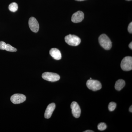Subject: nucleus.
Instances as JSON below:
<instances>
[{"label": "nucleus", "mask_w": 132, "mask_h": 132, "mask_svg": "<svg viewBox=\"0 0 132 132\" xmlns=\"http://www.w3.org/2000/svg\"><path fill=\"white\" fill-rule=\"evenodd\" d=\"M76 1H85V0H76Z\"/></svg>", "instance_id": "nucleus-22"}, {"label": "nucleus", "mask_w": 132, "mask_h": 132, "mask_svg": "<svg viewBox=\"0 0 132 132\" xmlns=\"http://www.w3.org/2000/svg\"><path fill=\"white\" fill-rule=\"evenodd\" d=\"M42 78L45 80L51 82H55L58 81L60 79V76L59 75L54 73L46 72L42 74Z\"/></svg>", "instance_id": "nucleus-5"}, {"label": "nucleus", "mask_w": 132, "mask_h": 132, "mask_svg": "<svg viewBox=\"0 0 132 132\" xmlns=\"http://www.w3.org/2000/svg\"><path fill=\"white\" fill-rule=\"evenodd\" d=\"M99 41L101 46L105 50H110L112 47V42L106 35L102 34L100 36Z\"/></svg>", "instance_id": "nucleus-1"}, {"label": "nucleus", "mask_w": 132, "mask_h": 132, "mask_svg": "<svg viewBox=\"0 0 132 132\" xmlns=\"http://www.w3.org/2000/svg\"><path fill=\"white\" fill-rule=\"evenodd\" d=\"M128 30L129 33L132 34V22H131L128 26Z\"/></svg>", "instance_id": "nucleus-18"}, {"label": "nucleus", "mask_w": 132, "mask_h": 132, "mask_svg": "<svg viewBox=\"0 0 132 132\" xmlns=\"http://www.w3.org/2000/svg\"><path fill=\"white\" fill-rule=\"evenodd\" d=\"M66 42L70 46H78L80 44L81 39L80 38L77 36L69 34L65 36V38Z\"/></svg>", "instance_id": "nucleus-2"}, {"label": "nucleus", "mask_w": 132, "mask_h": 132, "mask_svg": "<svg viewBox=\"0 0 132 132\" xmlns=\"http://www.w3.org/2000/svg\"><path fill=\"white\" fill-rule=\"evenodd\" d=\"M94 131H92V130H88L86 131H85L84 132H94Z\"/></svg>", "instance_id": "nucleus-21"}, {"label": "nucleus", "mask_w": 132, "mask_h": 132, "mask_svg": "<svg viewBox=\"0 0 132 132\" xmlns=\"http://www.w3.org/2000/svg\"><path fill=\"white\" fill-rule=\"evenodd\" d=\"M5 50L8 52H16L17 51V50L15 48L13 47L12 46H11L9 44H6Z\"/></svg>", "instance_id": "nucleus-15"}, {"label": "nucleus", "mask_w": 132, "mask_h": 132, "mask_svg": "<svg viewBox=\"0 0 132 132\" xmlns=\"http://www.w3.org/2000/svg\"><path fill=\"white\" fill-rule=\"evenodd\" d=\"M90 79H92V78H90Z\"/></svg>", "instance_id": "nucleus-24"}, {"label": "nucleus", "mask_w": 132, "mask_h": 132, "mask_svg": "<svg viewBox=\"0 0 132 132\" xmlns=\"http://www.w3.org/2000/svg\"><path fill=\"white\" fill-rule=\"evenodd\" d=\"M87 87L93 91H97L100 90L102 88L101 83L98 81L90 79L86 82Z\"/></svg>", "instance_id": "nucleus-4"}, {"label": "nucleus", "mask_w": 132, "mask_h": 132, "mask_svg": "<svg viewBox=\"0 0 132 132\" xmlns=\"http://www.w3.org/2000/svg\"><path fill=\"white\" fill-rule=\"evenodd\" d=\"M29 26L31 31L34 33L38 32L39 29V26L38 21L35 17L32 16L29 20Z\"/></svg>", "instance_id": "nucleus-7"}, {"label": "nucleus", "mask_w": 132, "mask_h": 132, "mask_svg": "<svg viewBox=\"0 0 132 132\" xmlns=\"http://www.w3.org/2000/svg\"><path fill=\"white\" fill-rule=\"evenodd\" d=\"M50 55L56 60H60L61 59V53L59 49L56 48H52L50 51Z\"/></svg>", "instance_id": "nucleus-11"}, {"label": "nucleus", "mask_w": 132, "mask_h": 132, "mask_svg": "<svg viewBox=\"0 0 132 132\" xmlns=\"http://www.w3.org/2000/svg\"><path fill=\"white\" fill-rule=\"evenodd\" d=\"M126 1H131V0H126Z\"/></svg>", "instance_id": "nucleus-23"}, {"label": "nucleus", "mask_w": 132, "mask_h": 132, "mask_svg": "<svg viewBox=\"0 0 132 132\" xmlns=\"http://www.w3.org/2000/svg\"><path fill=\"white\" fill-rule=\"evenodd\" d=\"M116 107V104L115 102H112L109 103V104L108 108V109L109 111H113L115 110Z\"/></svg>", "instance_id": "nucleus-14"}, {"label": "nucleus", "mask_w": 132, "mask_h": 132, "mask_svg": "<svg viewBox=\"0 0 132 132\" xmlns=\"http://www.w3.org/2000/svg\"><path fill=\"white\" fill-rule=\"evenodd\" d=\"M84 18V14L82 11H78L74 13L71 20L74 23H79L82 21Z\"/></svg>", "instance_id": "nucleus-9"}, {"label": "nucleus", "mask_w": 132, "mask_h": 132, "mask_svg": "<svg viewBox=\"0 0 132 132\" xmlns=\"http://www.w3.org/2000/svg\"><path fill=\"white\" fill-rule=\"evenodd\" d=\"M6 44L3 41H0V49L5 50L6 48Z\"/></svg>", "instance_id": "nucleus-17"}, {"label": "nucleus", "mask_w": 132, "mask_h": 132, "mask_svg": "<svg viewBox=\"0 0 132 132\" xmlns=\"http://www.w3.org/2000/svg\"><path fill=\"white\" fill-rule=\"evenodd\" d=\"M26 97L24 95L16 94L13 95L10 98V100L12 103L15 104H18L23 103L26 101Z\"/></svg>", "instance_id": "nucleus-6"}, {"label": "nucleus", "mask_w": 132, "mask_h": 132, "mask_svg": "<svg viewBox=\"0 0 132 132\" xmlns=\"http://www.w3.org/2000/svg\"><path fill=\"white\" fill-rule=\"evenodd\" d=\"M121 67L124 71H130L132 69V57L127 56L125 57L121 61Z\"/></svg>", "instance_id": "nucleus-3"}, {"label": "nucleus", "mask_w": 132, "mask_h": 132, "mask_svg": "<svg viewBox=\"0 0 132 132\" xmlns=\"http://www.w3.org/2000/svg\"><path fill=\"white\" fill-rule=\"evenodd\" d=\"M125 81L122 79L118 80L116 82L115 88L117 91H119L122 90L125 87Z\"/></svg>", "instance_id": "nucleus-12"}, {"label": "nucleus", "mask_w": 132, "mask_h": 132, "mask_svg": "<svg viewBox=\"0 0 132 132\" xmlns=\"http://www.w3.org/2000/svg\"><path fill=\"white\" fill-rule=\"evenodd\" d=\"M55 108V105L54 103H52L48 106L45 113V118L46 119H49L52 116L53 112Z\"/></svg>", "instance_id": "nucleus-10"}, {"label": "nucleus", "mask_w": 132, "mask_h": 132, "mask_svg": "<svg viewBox=\"0 0 132 132\" xmlns=\"http://www.w3.org/2000/svg\"><path fill=\"white\" fill-rule=\"evenodd\" d=\"M18 6L17 3L15 2H13L10 4L9 6V9L10 11L13 12H15L18 10Z\"/></svg>", "instance_id": "nucleus-13"}, {"label": "nucleus", "mask_w": 132, "mask_h": 132, "mask_svg": "<svg viewBox=\"0 0 132 132\" xmlns=\"http://www.w3.org/2000/svg\"><path fill=\"white\" fill-rule=\"evenodd\" d=\"M129 47L130 48V49H132V42H131L130 43V44H129Z\"/></svg>", "instance_id": "nucleus-19"}, {"label": "nucleus", "mask_w": 132, "mask_h": 132, "mask_svg": "<svg viewBox=\"0 0 132 132\" xmlns=\"http://www.w3.org/2000/svg\"><path fill=\"white\" fill-rule=\"evenodd\" d=\"M107 128V126L105 123H100L98 125V128L100 131H104Z\"/></svg>", "instance_id": "nucleus-16"}, {"label": "nucleus", "mask_w": 132, "mask_h": 132, "mask_svg": "<svg viewBox=\"0 0 132 132\" xmlns=\"http://www.w3.org/2000/svg\"><path fill=\"white\" fill-rule=\"evenodd\" d=\"M71 107L72 113L74 117L76 118H79L80 116L81 111L78 103L76 102H73L71 104Z\"/></svg>", "instance_id": "nucleus-8"}, {"label": "nucleus", "mask_w": 132, "mask_h": 132, "mask_svg": "<svg viewBox=\"0 0 132 132\" xmlns=\"http://www.w3.org/2000/svg\"><path fill=\"white\" fill-rule=\"evenodd\" d=\"M129 111H130V112H132V106H131L130 107V108H129Z\"/></svg>", "instance_id": "nucleus-20"}]
</instances>
